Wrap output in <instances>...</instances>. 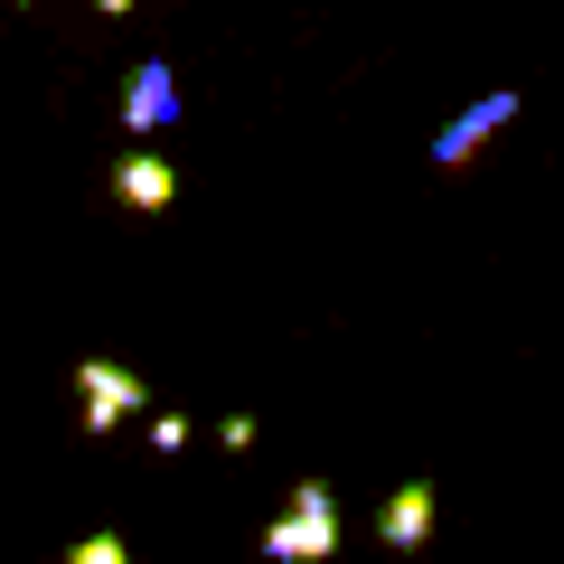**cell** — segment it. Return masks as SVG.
<instances>
[{"label": "cell", "mask_w": 564, "mask_h": 564, "mask_svg": "<svg viewBox=\"0 0 564 564\" xmlns=\"http://www.w3.org/2000/svg\"><path fill=\"white\" fill-rule=\"evenodd\" d=\"M367 527H377L386 555H423V545H433V527H443V489H433V480H404Z\"/></svg>", "instance_id": "cell-5"}, {"label": "cell", "mask_w": 564, "mask_h": 564, "mask_svg": "<svg viewBox=\"0 0 564 564\" xmlns=\"http://www.w3.org/2000/svg\"><path fill=\"white\" fill-rule=\"evenodd\" d=\"M10 10H29V0H10Z\"/></svg>", "instance_id": "cell-10"}, {"label": "cell", "mask_w": 564, "mask_h": 564, "mask_svg": "<svg viewBox=\"0 0 564 564\" xmlns=\"http://www.w3.org/2000/svg\"><path fill=\"white\" fill-rule=\"evenodd\" d=\"M95 10H104V20H132V10H141V0H95Z\"/></svg>", "instance_id": "cell-9"}, {"label": "cell", "mask_w": 564, "mask_h": 564, "mask_svg": "<svg viewBox=\"0 0 564 564\" xmlns=\"http://www.w3.org/2000/svg\"><path fill=\"white\" fill-rule=\"evenodd\" d=\"M180 122V85H170V57H141L132 76H122V132H170Z\"/></svg>", "instance_id": "cell-6"}, {"label": "cell", "mask_w": 564, "mask_h": 564, "mask_svg": "<svg viewBox=\"0 0 564 564\" xmlns=\"http://www.w3.org/2000/svg\"><path fill=\"white\" fill-rule=\"evenodd\" d=\"M66 386H76V423H85V433H122V423H141V377L122 358H76Z\"/></svg>", "instance_id": "cell-2"}, {"label": "cell", "mask_w": 564, "mask_h": 564, "mask_svg": "<svg viewBox=\"0 0 564 564\" xmlns=\"http://www.w3.org/2000/svg\"><path fill=\"white\" fill-rule=\"evenodd\" d=\"M104 198H113L122 217H170V207H180V170H170L161 151H122V161L104 170Z\"/></svg>", "instance_id": "cell-4"}, {"label": "cell", "mask_w": 564, "mask_h": 564, "mask_svg": "<svg viewBox=\"0 0 564 564\" xmlns=\"http://www.w3.org/2000/svg\"><path fill=\"white\" fill-rule=\"evenodd\" d=\"M66 564H132V545H122L113 527H95V536H76V545H66Z\"/></svg>", "instance_id": "cell-7"}, {"label": "cell", "mask_w": 564, "mask_h": 564, "mask_svg": "<svg viewBox=\"0 0 564 564\" xmlns=\"http://www.w3.org/2000/svg\"><path fill=\"white\" fill-rule=\"evenodd\" d=\"M339 489L329 480H302L292 499H282V518L263 527V564H329L339 555Z\"/></svg>", "instance_id": "cell-1"}, {"label": "cell", "mask_w": 564, "mask_h": 564, "mask_svg": "<svg viewBox=\"0 0 564 564\" xmlns=\"http://www.w3.org/2000/svg\"><path fill=\"white\" fill-rule=\"evenodd\" d=\"M141 443H151V452H188V423H180V414H151V433H141Z\"/></svg>", "instance_id": "cell-8"}, {"label": "cell", "mask_w": 564, "mask_h": 564, "mask_svg": "<svg viewBox=\"0 0 564 564\" xmlns=\"http://www.w3.org/2000/svg\"><path fill=\"white\" fill-rule=\"evenodd\" d=\"M508 122H518V85H489V95H470L462 113H452L443 132H433V151H423V161H433V170H470V161L489 151V141L508 132Z\"/></svg>", "instance_id": "cell-3"}]
</instances>
